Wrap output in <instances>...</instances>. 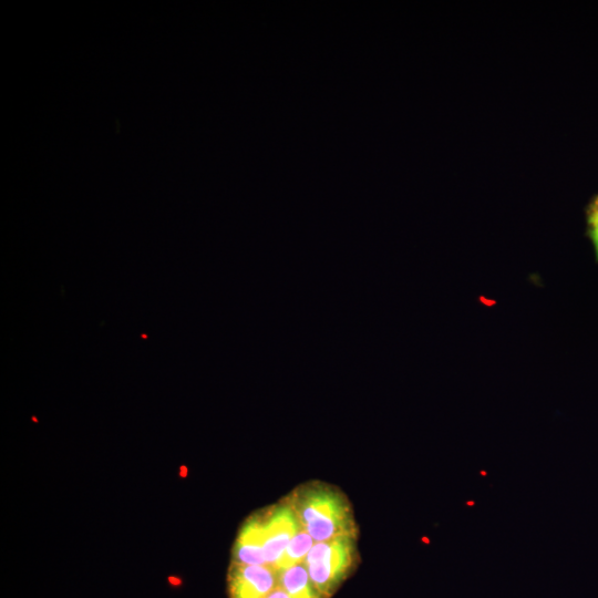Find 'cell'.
Segmentation results:
<instances>
[{"mask_svg": "<svg viewBox=\"0 0 598 598\" xmlns=\"http://www.w3.org/2000/svg\"><path fill=\"white\" fill-rule=\"evenodd\" d=\"M299 524L315 542L354 536V523L343 495L324 485H309L296 491L289 502Z\"/></svg>", "mask_w": 598, "mask_h": 598, "instance_id": "1", "label": "cell"}, {"mask_svg": "<svg viewBox=\"0 0 598 598\" xmlns=\"http://www.w3.org/2000/svg\"><path fill=\"white\" fill-rule=\"evenodd\" d=\"M354 559V536L316 542L309 550L305 565L316 591L321 598H330L347 577Z\"/></svg>", "mask_w": 598, "mask_h": 598, "instance_id": "2", "label": "cell"}, {"mask_svg": "<svg viewBox=\"0 0 598 598\" xmlns=\"http://www.w3.org/2000/svg\"><path fill=\"white\" fill-rule=\"evenodd\" d=\"M259 519L266 563L276 570L300 524L288 503L272 507Z\"/></svg>", "mask_w": 598, "mask_h": 598, "instance_id": "3", "label": "cell"}, {"mask_svg": "<svg viewBox=\"0 0 598 598\" xmlns=\"http://www.w3.org/2000/svg\"><path fill=\"white\" fill-rule=\"evenodd\" d=\"M277 586V573L269 566L231 564L229 568V598H266Z\"/></svg>", "mask_w": 598, "mask_h": 598, "instance_id": "4", "label": "cell"}, {"mask_svg": "<svg viewBox=\"0 0 598 598\" xmlns=\"http://www.w3.org/2000/svg\"><path fill=\"white\" fill-rule=\"evenodd\" d=\"M233 564L267 566L259 518L248 520L240 532L234 549Z\"/></svg>", "mask_w": 598, "mask_h": 598, "instance_id": "5", "label": "cell"}, {"mask_svg": "<svg viewBox=\"0 0 598 598\" xmlns=\"http://www.w3.org/2000/svg\"><path fill=\"white\" fill-rule=\"evenodd\" d=\"M278 586L286 590L290 598H321L310 580L305 563L276 570Z\"/></svg>", "mask_w": 598, "mask_h": 598, "instance_id": "6", "label": "cell"}, {"mask_svg": "<svg viewBox=\"0 0 598 598\" xmlns=\"http://www.w3.org/2000/svg\"><path fill=\"white\" fill-rule=\"evenodd\" d=\"M313 542L315 540L312 539V537L300 525L298 530L289 542L277 569L286 568L295 564L305 563L309 550L313 546Z\"/></svg>", "mask_w": 598, "mask_h": 598, "instance_id": "7", "label": "cell"}, {"mask_svg": "<svg viewBox=\"0 0 598 598\" xmlns=\"http://www.w3.org/2000/svg\"><path fill=\"white\" fill-rule=\"evenodd\" d=\"M588 229L595 251L598 256V196L588 209Z\"/></svg>", "mask_w": 598, "mask_h": 598, "instance_id": "8", "label": "cell"}, {"mask_svg": "<svg viewBox=\"0 0 598 598\" xmlns=\"http://www.w3.org/2000/svg\"><path fill=\"white\" fill-rule=\"evenodd\" d=\"M266 598H290V596L280 586H277Z\"/></svg>", "mask_w": 598, "mask_h": 598, "instance_id": "9", "label": "cell"}]
</instances>
